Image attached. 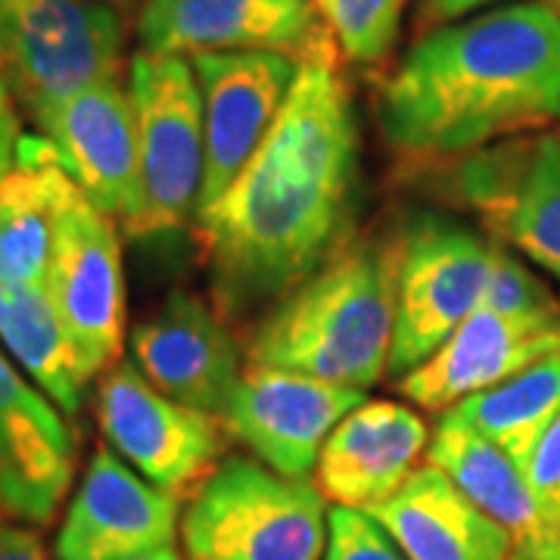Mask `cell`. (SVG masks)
<instances>
[{"label": "cell", "mask_w": 560, "mask_h": 560, "mask_svg": "<svg viewBox=\"0 0 560 560\" xmlns=\"http://www.w3.org/2000/svg\"><path fill=\"white\" fill-rule=\"evenodd\" d=\"M399 246H342L290 290L253 334L246 359L318 381L371 389L389 371L396 337Z\"/></svg>", "instance_id": "3957f363"}, {"label": "cell", "mask_w": 560, "mask_h": 560, "mask_svg": "<svg viewBox=\"0 0 560 560\" xmlns=\"http://www.w3.org/2000/svg\"><path fill=\"white\" fill-rule=\"evenodd\" d=\"M125 560H180L178 551L172 548V545H165V548H153V551H140V555H131V558Z\"/></svg>", "instance_id": "1f68e13d"}, {"label": "cell", "mask_w": 560, "mask_h": 560, "mask_svg": "<svg viewBox=\"0 0 560 560\" xmlns=\"http://www.w3.org/2000/svg\"><path fill=\"white\" fill-rule=\"evenodd\" d=\"M501 0H420V22L430 25H445V22L464 20L477 10H486Z\"/></svg>", "instance_id": "f546056e"}, {"label": "cell", "mask_w": 560, "mask_h": 560, "mask_svg": "<svg viewBox=\"0 0 560 560\" xmlns=\"http://www.w3.org/2000/svg\"><path fill=\"white\" fill-rule=\"evenodd\" d=\"M324 560H408L396 539L359 508H330Z\"/></svg>", "instance_id": "4316f807"}, {"label": "cell", "mask_w": 560, "mask_h": 560, "mask_svg": "<svg viewBox=\"0 0 560 560\" xmlns=\"http://www.w3.org/2000/svg\"><path fill=\"white\" fill-rule=\"evenodd\" d=\"M495 249L499 243L480 231L442 215H420L405 228L396 265L393 374H411L480 308Z\"/></svg>", "instance_id": "52a82bcc"}, {"label": "cell", "mask_w": 560, "mask_h": 560, "mask_svg": "<svg viewBox=\"0 0 560 560\" xmlns=\"http://www.w3.org/2000/svg\"><path fill=\"white\" fill-rule=\"evenodd\" d=\"M327 521L318 482L231 455L180 511V541L190 560H320Z\"/></svg>", "instance_id": "277c9868"}, {"label": "cell", "mask_w": 560, "mask_h": 560, "mask_svg": "<svg viewBox=\"0 0 560 560\" xmlns=\"http://www.w3.org/2000/svg\"><path fill=\"white\" fill-rule=\"evenodd\" d=\"M318 16L315 0H143L138 38L172 57L271 50L300 60L315 47Z\"/></svg>", "instance_id": "e0dca14e"}, {"label": "cell", "mask_w": 560, "mask_h": 560, "mask_svg": "<svg viewBox=\"0 0 560 560\" xmlns=\"http://www.w3.org/2000/svg\"><path fill=\"white\" fill-rule=\"evenodd\" d=\"M452 411L526 470L541 436L560 418V352L464 399Z\"/></svg>", "instance_id": "cb8c5ba5"}, {"label": "cell", "mask_w": 560, "mask_h": 560, "mask_svg": "<svg viewBox=\"0 0 560 560\" xmlns=\"http://www.w3.org/2000/svg\"><path fill=\"white\" fill-rule=\"evenodd\" d=\"M72 184L54 143L22 131L16 165L0 194V287H40L47 280L57 215Z\"/></svg>", "instance_id": "7402d4cb"}, {"label": "cell", "mask_w": 560, "mask_h": 560, "mask_svg": "<svg viewBox=\"0 0 560 560\" xmlns=\"http://www.w3.org/2000/svg\"><path fill=\"white\" fill-rule=\"evenodd\" d=\"M359 147L340 69L312 54L256 156L197 215L221 315L280 302L346 246Z\"/></svg>", "instance_id": "6da1fadb"}, {"label": "cell", "mask_w": 560, "mask_h": 560, "mask_svg": "<svg viewBox=\"0 0 560 560\" xmlns=\"http://www.w3.org/2000/svg\"><path fill=\"white\" fill-rule=\"evenodd\" d=\"M364 396L355 386L249 364L219 420L261 464L283 477L308 480L324 442Z\"/></svg>", "instance_id": "30bf717a"}, {"label": "cell", "mask_w": 560, "mask_h": 560, "mask_svg": "<svg viewBox=\"0 0 560 560\" xmlns=\"http://www.w3.org/2000/svg\"><path fill=\"white\" fill-rule=\"evenodd\" d=\"M315 7L349 60H383L399 38L405 0H315Z\"/></svg>", "instance_id": "d4e9b609"}, {"label": "cell", "mask_w": 560, "mask_h": 560, "mask_svg": "<svg viewBox=\"0 0 560 560\" xmlns=\"http://www.w3.org/2000/svg\"><path fill=\"white\" fill-rule=\"evenodd\" d=\"M408 560H511L514 541L440 467H418L399 492L368 508Z\"/></svg>", "instance_id": "44dd1931"}, {"label": "cell", "mask_w": 560, "mask_h": 560, "mask_svg": "<svg viewBox=\"0 0 560 560\" xmlns=\"http://www.w3.org/2000/svg\"><path fill=\"white\" fill-rule=\"evenodd\" d=\"M128 346L131 361L156 389L212 418H221L246 371L224 320L190 290H172L131 330Z\"/></svg>", "instance_id": "2e32d148"}, {"label": "cell", "mask_w": 560, "mask_h": 560, "mask_svg": "<svg viewBox=\"0 0 560 560\" xmlns=\"http://www.w3.org/2000/svg\"><path fill=\"white\" fill-rule=\"evenodd\" d=\"M138 119V212L125 234L150 237L197 221L206 175L202 97L187 57L138 50L128 62Z\"/></svg>", "instance_id": "5b68a950"}, {"label": "cell", "mask_w": 560, "mask_h": 560, "mask_svg": "<svg viewBox=\"0 0 560 560\" xmlns=\"http://www.w3.org/2000/svg\"><path fill=\"white\" fill-rule=\"evenodd\" d=\"M555 7H558V13H560V0H555Z\"/></svg>", "instance_id": "d590c367"}, {"label": "cell", "mask_w": 560, "mask_h": 560, "mask_svg": "<svg viewBox=\"0 0 560 560\" xmlns=\"http://www.w3.org/2000/svg\"><path fill=\"white\" fill-rule=\"evenodd\" d=\"M119 228V221L81 194L75 180L66 187L44 287L91 381L119 364L125 346Z\"/></svg>", "instance_id": "ba28073f"}, {"label": "cell", "mask_w": 560, "mask_h": 560, "mask_svg": "<svg viewBox=\"0 0 560 560\" xmlns=\"http://www.w3.org/2000/svg\"><path fill=\"white\" fill-rule=\"evenodd\" d=\"M178 533V499L143 480L109 445H101L66 508L54 558L125 560L172 545Z\"/></svg>", "instance_id": "5bb4252c"}, {"label": "cell", "mask_w": 560, "mask_h": 560, "mask_svg": "<svg viewBox=\"0 0 560 560\" xmlns=\"http://www.w3.org/2000/svg\"><path fill=\"white\" fill-rule=\"evenodd\" d=\"M200 84L206 175L197 215L237 180L293 91L302 60L271 50H221L187 57Z\"/></svg>", "instance_id": "8fae6325"}, {"label": "cell", "mask_w": 560, "mask_h": 560, "mask_svg": "<svg viewBox=\"0 0 560 560\" xmlns=\"http://www.w3.org/2000/svg\"><path fill=\"white\" fill-rule=\"evenodd\" d=\"M560 352V318H517L480 305L430 359L401 377L423 411H452L464 399Z\"/></svg>", "instance_id": "ac0fdd59"}, {"label": "cell", "mask_w": 560, "mask_h": 560, "mask_svg": "<svg viewBox=\"0 0 560 560\" xmlns=\"http://www.w3.org/2000/svg\"><path fill=\"white\" fill-rule=\"evenodd\" d=\"M20 138H22L20 113L10 106V109L0 116V194H3V184H7L10 172H13V165H16Z\"/></svg>", "instance_id": "4dcf8cb0"}, {"label": "cell", "mask_w": 560, "mask_h": 560, "mask_svg": "<svg viewBox=\"0 0 560 560\" xmlns=\"http://www.w3.org/2000/svg\"><path fill=\"white\" fill-rule=\"evenodd\" d=\"M75 480V433L0 346V521L47 526Z\"/></svg>", "instance_id": "4fadbf2b"}, {"label": "cell", "mask_w": 560, "mask_h": 560, "mask_svg": "<svg viewBox=\"0 0 560 560\" xmlns=\"http://www.w3.org/2000/svg\"><path fill=\"white\" fill-rule=\"evenodd\" d=\"M10 106H13V103H10V101H0V116H3V113H7Z\"/></svg>", "instance_id": "e575fe53"}, {"label": "cell", "mask_w": 560, "mask_h": 560, "mask_svg": "<svg viewBox=\"0 0 560 560\" xmlns=\"http://www.w3.org/2000/svg\"><path fill=\"white\" fill-rule=\"evenodd\" d=\"M460 194L501 241L560 280V135L501 140L470 153Z\"/></svg>", "instance_id": "7c38bea8"}, {"label": "cell", "mask_w": 560, "mask_h": 560, "mask_svg": "<svg viewBox=\"0 0 560 560\" xmlns=\"http://www.w3.org/2000/svg\"><path fill=\"white\" fill-rule=\"evenodd\" d=\"M0 346L62 418H79L91 377L44 283L0 287Z\"/></svg>", "instance_id": "603a6c76"}, {"label": "cell", "mask_w": 560, "mask_h": 560, "mask_svg": "<svg viewBox=\"0 0 560 560\" xmlns=\"http://www.w3.org/2000/svg\"><path fill=\"white\" fill-rule=\"evenodd\" d=\"M523 474L539 501L545 521L560 533V418L548 427Z\"/></svg>", "instance_id": "83f0119b"}, {"label": "cell", "mask_w": 560, "mask_h": 560, "mask_svg": "<svg viewBox=\"0 0 560 560\" xmlns=\"http://www.w3.org/2000/svg\"><path fill=\"white\" fill-rule=\"evenodd\" d=\"M54 143L79 190L119 221L131 224L140 200L138 119L121 81H103L32 116Z\"/></svg>", "instance_id": "9a60e30c"}, {"label": "cell", "mask_w": 560, "mask_h": 560, "mask_svg": "<svg viewBox=\"0 0 560 560\" xmlns=\"http://www.w3.org/2000/svg\"><path fill=\"white\" fill-rule=\"evenodd\" d=\"M386 143L415 160L470 156L560 121V13L508 3L436 25L383 81Z\"/></svg>", "instance_id": "7a4b0ae2"}, {"label": "cell", "mask_w": 560, "mask_h": 560, "mask_svg": "<svg viewBox=\"0 0 560 560\" xmlns=\"http://www.w3.org/2000/svg\"><path fill=\"white\" fill-rule=\"evenodd\" d=\"M125 22L106 0H0V79L38 116L40 109L121 81Z\"/></svg>", "instance_id": "8992f818"}, {"label": "cell", "mask_w": 560, "mask_h": 560, "mask_svg": "<svg viewBox=\"0 0 560 560\" xmlns=\"http://www.w3.org/2000/svg\"><path fill=\"white\" fill-rule=\"evenodd\" d=\"M97 423L121 460L175 499L194 495L219 464V418L165 396L135 361H119L101 377Z\"/></svg>", "instance_id": "9c48e42d"}, {"label": "cell", "mask_w": 560, "mask_h": 560, "mask_svg": "<svg viewBox=\"0 0 560 560\" xmlns=\"http://www.w3.org/2000/svg\"><path fill=\"white\" fill-rule=\"evenodd\" d=\"M427 458L511 536V560H560V533L545 521L521 464L455 411H445L430 433Z\"/></svg>", "instance_id": "ffe728a7"}, {"label": "cell", "mask_w": 560, "mask_h": 560, "mask_svg": "<svg viewBox=\"0 0 560 560\" xmlns=\"http://www.w3.org/2000/svg\"><path fill=\"white\" fill-rule=\"evenodd\" d=\"M106 3H113V7H131V3H135V0H106Z\"/></svg>", "instance_id": "836d02e7"}, {"label": "cell", "mask_w": 560, "mask_h": 560, "mask_svg": "<svg viewBox=\"0 0 560 560\" xmlns=\"http://www.w3.org/2000/svg\"><path fill=\"white\" fill-rule=\"evenodd\" d=\"M430 430L405 401H361L320 448L315 482L324 499L368 511L399 492L420 467Z\"/></svg>", "instance_id": "d6986e66"}, {"label": "cell", "mask_w": 560, "mask_h": 560, "mask_svg": "<svg viewBox=\"0 0 560 560\" xmlns=\"http://www.w3.org/2000/svg\"><path fill=\"white\" fill-rule=\"evenodd\" d=\"M480 305L517 318H560V305L545 290V283L514 253L501 249V243Z\"/></svg>", "instance_id": "484cf974"}, {"label": "cell", "mask_w": 560, "mask_h": 560, "mask_svg": "<svg viewBox=\"0 0 560 560\" xmlns=\"http://www.w3.org/2000/svg\"><path fill=\"white\" fill-rule=\"evenodd\" d=\"M0 560H54L40 539L22 523L0 521Z\"/></svg>", "instance_id": "f1b7e54d"}, {"label": "cell", "mask_w": 560, "mask_h": 560, "mask_svg": "<svg viewBox=\"0 0 560 560\" xmlns=\"http://www.w3.org/2000/svg\"><path fill=\"white\" fill-rule=\"evenodd\" d=\"M0 101H10V88H7V81L0 79Z\"/></svg>", "instance_id": "d6a6232c"}]
</instances>
